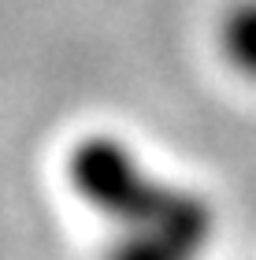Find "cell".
I'll use <instances>...</instances> for the list:
<instances>
[{
	"label": "cell",
	"mask_w": 256,
	"mask_h": 260,
	"mask_svg": "<svg viewBox=\"0 0 256 260\" xmlns=\"http://www.w3.org/2000/svg\"><path fill=\"white\" fill-rule=\"evenodd\" d=\"M219 49L241 78L256 82V0H234L223 11Z\"/></svg>",
	"instance_id": "6da1fadb"
}]
</instances>
